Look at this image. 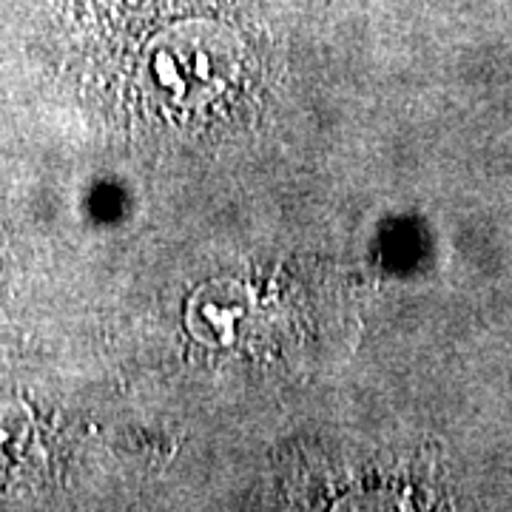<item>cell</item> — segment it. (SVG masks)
I'll list each match as a JSON object with an SVG mask.
<instances>
[{
  "label": "cell",
  "mask_w": 512,
  "mask_h": 512,
  "mask_svg": "<svg viewBox=\"0 0 512 512\" xmlns=\"http://www.w3.org/2000/svg\"><path fill=\"white\" fill-rule=\"evenodd\" d=\"M26 430H29V419H26L23 407L0 399V464L18 453L20 444L26 439Z\"/></svg>",
  "instance_id": "6da1fadb"
}]
</instances>
